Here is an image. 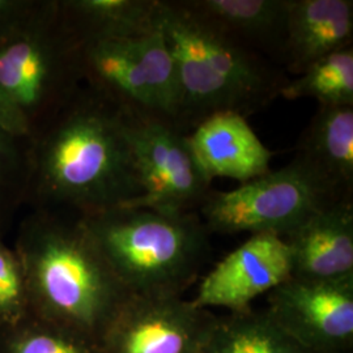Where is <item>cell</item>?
<instances>
[{"label": "cell", "instance_id": "9c48e42d", "mask_svg": "<svg viewBox=\"0 0 353 353\" xmlns=\"http://www.w3.org/2000/svg\"><path fill=\"white\" fill-rule=\"evenodd\" d=\"M216 316L176 294H128L97 341L100 353H203Z\"/></svg>", "mask_w": 353, "mask_h": 353}, {"label": "cell", "instance_id": "d6986e66", "mask_svg": "<svg viewBox=\"0 0 353 353\" xmlns=\"http://www.w3.org/2000/svg\"><path fill=\"white\" fill-rule=\"evenodd\" d=\"M279 96L287 100L310 97L319 106H353V46L335 51L285 81Z\"/></svg>", "mask_w": 353, "mask_h": 353}, {"label": "cell", "instance_id": "30bf717a", "mask_svg": "<svg viewBox=\"0 0 353 353\" xmlns=\"http://www.w3.org/2000/svg\"><path fill=\"white\" fill-rule=\"evenodd\" d=\"M265 313L309 353H338L353 341V275L290 276L268 292Z\"/></svg>", "mask_w": 353, "mask_h": 353}, {"label": "cell", "instance_id": "8fae6325", "mask_svg": "<svg viewBox=\"0 0 353 353\" xmlns=\"http://www.w3.org/2000/svg\"><path fill=\"white\" fill-rule=\"evenodd\" d=\"M290 276L292 259L285 240L275 234H252L203 279L191 303L204 310L225 307L230 313L249 312L256 297Z\"/></svg>", "mask_w": 353, "mask_h": 353}, {"label": "cell", "instance_id": "6da1fadb", "mask_svg": "<svg viewBox=\"0 0 353 353\" xmlns=\"http://www.w3.org/2000/svg\"><path fill=\"white\" fill-rule=\"evenodd\" d=\"M141 195L126 113L85 85L30 143L26 204L89 216Z\"/></svg>", "mask_w": 353, "mask_h": 353}, {"label": "cell", "instance_id": "603a6c76", "mask_svg": "<svg viewBox=\"0 0 353 353\" xmlns=\"http://www.w3.org/2000/svg\"><path fill=\"white\" fill-rule=\"evenodd\" d=\"M37 0H0V37L23 21Z\"/></svg>", "mask_w": 353, "mask_h": 353}, {"label": "cell", "instance_id": "7402d4cb", "mask_svg": "<svg viewBox=\"0 0 353 353\" xmlns=\"http://www.w3.org/2000/svg\"><path fill=\"white\" fill-rule=\"evenodd\" d=\"M29 316L26 272L14 248L0 229V328L16 326Z\"/></svg>", "mask_w": 353, "mask_h": 353}, {"label": "cell", "instance_id": "5b68a950", "mask_svg": "<svg viewBox=\"0 0 353 353\" xmlns=\"http://www.w3.org/2000/svg\"><path fill=\"white\" fill-rule=\"evenodd\" d=\"M80 219L130 294L182 296L199 272L208 232L191 212L114 208Z\"/></svg>", "mask_w": 353, "mask_h": 353}, {"label": "cell", "instance_id": "e0dca14e", "mask_svg": "<svg viewBox=\"0 0 353 353\" xmlns=\"http://www.w3.org/2000/svg\"><path fill=\"white\" fill-rule=\"evenodd\" d=\"M76 43L137 37L156 28L159 0H58Z\"/></svg>", "mask_w": 353, "mask_h": 353}, {"label": "cell", "instance_id": "9a60e30c", "mask_svg": "<svg viewBox=\"0 0 353 353\" xmlns=\"http://www.w3.org/2000/svg\"><path fill=\"white\" fill-rule=\"evenodd\" d=\"M297 159L339 199L353 198V106H319L299 140Z\"/></svg>", "mask_w": 353, "mask_h": 353}, {"label": "cell", "instance_id": "277c9868", "mask_svg": "<svg viewBox=\"0 0 353 353\" xmlns=\"http://www.w3.org/2000/svg\"><path fill=\"white\" fill-rule=\"evenodd\" d=\"M81 85L79 48L58 0H37L0 37V127L30 144Z\"/></svg>", "mask_w": 353, "mask_h": 353}, {"label": "cell", "instance_id": "ba28073f", "mask_svg": "<svg viewBox=\"0 0 353 353\" xmlns=\"http://www.w3.org/2000/svg\"><path fill=\"white\" fill-rule=\"evenodd\" d=\"M125 113L141 195L121 208L191 212L201 207L211 181L191 151L188 135L164 117Z\"/></svg>", "mask_w": 353, "mask_h": 353}, {"label": "cell", "instance_id": "52a82bcc", "mask_svg": "<svg viewBox=\"0 0 353 353\" xmlns=\"http://www.w3.org/2000/svg\"><path fill=\"white\" fill-rule=\"evenodd\" d=\"M336 198L314 172L294 157L237 189L210 192L201 205L207 232L275 234L285 239Z\"/></svg>", "mask_w": 353, "mask_h": 353}, {"label": "cell", "instance_id": "3957f363", "mask_svg": "<svg viewBox=\"0 0 353 353\" xmlns=\"http://www.w3.org/2000/svg\"><path fill=\"white\" fill-rule=\"evenodd\" d=\"M156 23L174 63V123L182 131L220 112L246 117L279 96L285 80L249 46L191 10L186 0H159Z\"/></svg>", "mask_w": 353, "mask_h": 353}, {"label": "cell", "instance_id": "8992f818", "mask_svg": "<svg viewBox=\"0 0 353 353\" xmlns=\"http://www.w3.org/2000/svg\"><path fill=\"white\" fill-rule=\"evenodd\" d=\"M77 48L83 85L125 112L176 122V70L157 23L137 37L89 41Z\"/></svg>", "mask_w": 353, "mask_h": 353}, {"label": "cell", "instance_id": "5bb4252c", "mask_svg": "<svg viewBox=\"0 0 353 353\" xmlns=\"http://www.w3.org/2000/svg\"><path fill=\"white\" fill-rule=\"evenodd\" d=\"M352 0H290L284 61L303 71L335 51L352 46Z\"/></svg>", "mask_w": 353, "mask_h": 353}, {"label": "cell", "instance_id": "44dd1931", "mask_svg": "<svg viewBox=\"0 0 353 353\" xmlns=\"http://www.w3.org/2000/svg\"><path fill=\"white\" fill-rule=\"evenodd\" d=\"M30 176V144L13 138L0 127V229L11 225L26 204Z\"/></svg>", "mask_w": 353, "mask_h": 353}, {"label": "cell", "instance_id": "4fadbf2b", "mask_svg": "<svg viewBox=\"0 0 353 353\" xmlns=\"http://www.w3.org/2000/svg\"><path fill=\"white\" fill-rule=\"evenodd\" d=\"M292 276L338 279L353 275V201L331 203L285 239Z\"/></svg>", "mask_w": 353, "mask_h": 353}, {"label": "cell", "instance_id": "7a4b0ae2", "mask_svg": "<svg viewBox=\"0 0 353 353\" xmlns=\"http://www.w3.org/2000/svg\"><path fill=\"white\" fill-rule=\"evenodd\" d=\"M14 250L26 272L29 316L99 341L128 292L76 214L33 210Z\"/></svg>", "mask_w": 353, "mask_h": 353}, {"label": "cell", "instance_id": "ac0fdd59", "mask_svg": "<svg viewBox=\"0 0 353 353\" xmlns=\"http://www.w3.org/2000/svg\"><path fill=\"white\" fill-rule=\"evenodd\" d=\"M203 353H309L270 316L254 310L214 319Z\"/></svg>", "mask_w": 353, "mask_h": 353}, {"label": "cell", "instance_id": "7c38bea8", "mask_svg": "<svg viewBox=\"0 0 353 353\" xmlns=\"http://www.w3.org/2000/svg\"><path fill=\"white\" fill-rule=\"evenodd\" d=\"M188 139L211 182L214 178H230L242 185L271 172L274 152L258 138L242 114H212L194 127Z\"/></svg>", "mask_w": 353, "mask_h": 353}, {"label": "cell", "instance_id": "ffe728a7", "mask_svg": "<svg viewBox=\"0 0 353 353\" xmlns=\"http://www.w3.org/2000/svg\"><path fill=\"white\" fill-rule=\"evenodd\" d=\"M0 353H100L96 341L28 316L16 326L0 328Z\"/></svg>", "mask_w": 353, "mask_h": 353}, {"label": "cell", "instance_id": "2e32d148", "mask_svg": "<svg viewBox=\"0 0 353 353\" xmlns=\"http://www.w3.org/2000/svg\"><path fill=\"white\" fill-rule=\"evenodd\" d=\"M188 6L243 45L284 52L290 0H186Z\"/></svg>", "mask_w": 353, "mask_h": 353}]
</instances>
